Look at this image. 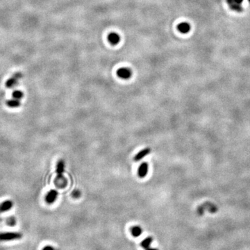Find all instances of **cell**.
I'll list each match as a JSON object with an SVG mask.
<instances>
[{
  "mask_svg": "<svg viewBox=\"0 0 250 250\" xmlns=\"http://www.w3.org/2000/svg\"><path fill=\"white\" fill-rule=\"evenodd\" d=\"M118 76L122 79H128L132 75V72L128 67H121L117 71Z\"/></svg>",
  "mask_w": 250,
  "mask_h": 250,
  "instance_id": "277c9868",
  "label": "cell"
},
{
  "mask_svg": "<svg viewBox=\"0 0 250 250\" xmlns=\"http://www.w3.org/2000/svg\"><path fill=\"white\" fill-rule=\"evenodd\" d=\"M65 170V162L63 160H59L57 163L56 165V174H57V181H61L62 179H63V174Z\"/></svg>",
  "mask_w": 250,
  "mask_h": 250,
  "instance_id": "3957f363",
  "label": "cell"
},
{
  "mask_svg": "<svg viewBox=\"0 0 250 250\" xmlns=\"http://www.w3.org/2000/svg\"><path fill=\"white\" fill-rule=\"evenodd\" d=\"M142 230L140 226H134L131 228V235L134 237H138L142 234Z\"/></svg>",
  "mask_w": 250,
  "mask_h": 250,
  "instance_id": "8fae6325",
  "label": "cell"
},
{
  "mask_svg": "<svg viewBox=\"0 0 250 250\" xmlns=\"http://www.w3.org/2000/svg\"><path fill=\"white\" fill-rule=\"evenodd\" d=\"M13 206V202L11 200H6L0 203V214L9 211Z\"/></svg>",
  "mask_w": 250,
  "mask_h": 250,
  "instance_id": "8992f818",
  "label": "cell"
},
{
  "mask_svg": "<svg viewBox=\"0 0 250 250\" xmlns=\"http://www.w3.org/2000/svg\"><path fill=\"white\" fill-rule=\"evenodd\" d=\"M152 242H153V238H152V237H151V236L147 237V238L143 240V241H142V243H141V244H140V245H141V247H142L143 249H146L149 248Z\"/></svg>",
  "mask_w": 250,
  "mask_h": 250,
  "instance_id": "7c38bea8",
  "label": "cell"
},
{
  "mask_svg": "<svg viewBox=\"0 0 250 250\" xmlns=\"http://www.w3.org/2000/svg\"><path fill=\"white\" fill-rule=\"evenodd\" d=\"M108 40L112 45H116L120 41V36L118 33L111 32L108 36Z\"/></svg>",
  "mask_w": 250,
  "mask_h": 250,
  "instance_id": "52a82bcc",
  "label": "cell"
},
{
  "mask_svg": "<svg viewBox=\"0 0 250 250\" xmlns=\"http://www.w3.org/2000/svg\"><path fill=\"white\" fill-rule=\"evenodd\" d=\"M148 172V164L147 163H143L140 165L138 170V175L140 178H143L147 174Z\"/></svg>",
  "mask_w": 250,
  "mask_h": 250,
  "instance_id": "9c48e42d",
  "label": "cell"
},
{
  "mask_svg": "<svg viewBox=\"0 0 250 250\" xmlns=\"http://www.w3.org/2000/svg\"><path fill=\"white\" fill-rule=\"evenodd\" d=\"M42 250H59V249L54 248V247H52V246L47 245V246L44 247L43 248V249H42Z\"/></svg>",
  "mask_w": 250,
  "mask_h": 250,
  "instance_id": "ac0fdd59",
  "label": "cell"
},
{
  "mask_svg": "<svg viewBox=\"0 0 250 250\" xmlns=\"http://www.w3.org/2000/svg\"><path fill=\"white\" fill-rule=\"evenodd\" d=\"M6 104L10 108H17L20 106V101L19 100H17V99L9 100L6 101Z\"/></svg>",
  "mask_w": 250,
  "mask_h": 250,
  "instance_id": "4fadbf2b",
  "label": "cell"
},
{
  "mask_svg": "<svg viewBox=\"0 0 250 250\" xmlns=\"http://www.w3.org/2000/svg\"><path fill=\"white\" fill-rule=\"evenodd\" d=\"M22 74L21 72H17L14 74L13 76L10 78L9 79L7 80L6 82V86L7 88H12L15 85L17 84L20 79L22 77Z\"/></svg>",
  "mask_w": 250,
  "mask_h": 250,
  "instance_id": "7a4b0ae2",
  "label": "cell"
},
{
  "mask_svg": "<svg viewBox=\"0 0 250 250\" xmlns=\"http://www.w3.org/2000/svg\"><path fill=\"white\" fill-rule=\"evenodd\" d=\"M5 222L6 223L7 225L10 226H14L15 225H16L17 221L14 216H10V217H9L8 218H6V220H5Z\"/></svg>",
  "mask_w": 250,
  "mask_h": 250,
  "instance_id": "9a60e30c",
  "label": "cell"
},
{
  "mask_svg": "<svg viewBox=\"0 0 250 250\" xmlns=\"http://www.w3.org/2000/svg\"><path fill=\"white\" fill-rule=\"evenodd\" d=\"M81 196V192L79 191H74L72 192V197L74 198H78Z\"/></svg>",
  "mask_w": 250,
  "mask_h": 250,
  "instance_id": "e0dca14e",
  "label": "cell"
},
{
  "mask_svg": "<svg viewBox=\"0 0 250 250\" xmlns=\"http://www.w3.org/2000/svg\"><path fill=\"white\" fill-rule=\"evenodd\" d=\"M23 96H24L23 93L20 90H15L13 93V97L15 99H17V100H20L21 98L23 97Z\"/></svg>",
  "mask_w": 250,
  "mask_h": 250,
  "instance_id": "2e32d148",
  "label": "cell"
},
{
  "mask_svg": "<svg viewBox=\"0 0 250 250\" xmlns=\"http://www.w3.org/2000/svg\"><path fill=\"white\" fill-rule=\"evenodd\" d=\"M243 0H233V2L234 3H236V4H241L243 3Z\"/></svg>",
  "mask_w": 250,
  "mask_h": 250,
  "instance_id": "d6986e66",
  "label": "cell"
},
{
  "mask_svg": "<svg viewBox=\"0 0 250 250\" xmlns=\"http://www.w3.org/2000/svg\"><path fill=\"white\" fill-rule=\"evenodd\" d=\"M248 2H249V3H250V0H248Z\"/></svg>",
  "mask_w": 250,
  "mask_h": 250,
  "instance_id": "7402d4cb",
  "label": "cell"
},
{
  "mask_svg": "<svg viewBox=\"0 0 250 250\" xmlns=\"http://www.w3.org/2000/svg\"><path fill=\"white\" fill-rule=\"evenodd\" d=\"M58 192L56 190H51L47 193L45 196V202L49 204H53L58 197Z\"/></svg>",
  "mask_w": 250,
  "mask_h": 250,
  "instance_id": "5b68a950",
  "label": "cell"
},
{
  "mask_svg": "<svg viewBox=\"0 0 250 250\" xmlns=\"http://www.w3.org/2000/svg\"><path fill=\"white\" fill-rule=\"evenodd\" d=\"M146 250H158V249L156 248H151V247H149V248L146 249Z\"/></svg>",
  "mask_w": 250,
  "mask_h": 250,
  "instance_id": "44dd1931",
  "label": "cell"
},
{
  "mask_svg": "<svg viewBox=\"0 0 250 250\" xmlns=\"http://www.w3.org/2000/svg\"><path fill=\"white\" fill-rule=\"evenodd\" d=\"M226 2L228 4V5L231 4H233L234 3L233 2V0H226Z\"/></svg>",
  "mask_w": 250,
  "mask_h": 250,
  "instance_id": "ffe728a7",
  "label": "cell"
},
{
  "mask_svg": "<svg viewBox=\"0 0 250 250\" xmlns=\"http://www.w3.org/2000/svg\"><path fill=\"white\" fill-rule=\"evenodd\" d=\"M23 234L20 232H0V242H7L20 240Z\"/></svg>",
  "mask_w": 250,
  "mask_h": 250,
  "instance_id": "6da1fadb",
  "label": "cell"
},
{
  "mask_svg": "<svg viewBox=\"0 0 250 250\" xmlns=\"http://www.w3.org/2000/svg\"><path fill=\"white\" fill-rule=\"evenodd\" d=\"M150 152H151V149H150V148H145V149H143L142 150L140 151V152H139L135 156L134 161H135V162H138V161L142 159V158H145L146 156H147L149 153H150Z\"/></svg>",
  "mask_w": 250,
  "mask_h": 250,
  "instance_id": "ba28073f",
  "label": "cell"
},
{
  "mask_svg": "<svg viewBox=\"0 0 250 250\" xmlns=\"http://www.w3.org/2000/svg\"><path fill=\"white\" fill-rule=\"evenodd\" d=\"M229 8L231 10H234V11L236 12H238V13H242L243 11V8L242 7L241 4H236V3H233V4H231L229 5Z\"/></svg>",
  "mask_w": 250,
  "mask_h": 250,
  "instance_id": "5bb4252c",
  "label": "cell"
},
{
  "mask_svg": "<svg viewBox=\"0 0 250 250\" xmlns=\"http://www.w3.org/2000/svg\"><path fill=\"white\" fill-rule=\"evenodd\" d=\"M177 28H178L179 32H181L182 33H187L191 31V27L189 23L184 22L180 23V24L177 26Z\"/></svg>",
  "mask_w": 250,
  "mask_h": 250,
  "instance_id": "30bf717a",
  "label": "cell"
}]
</instances>
